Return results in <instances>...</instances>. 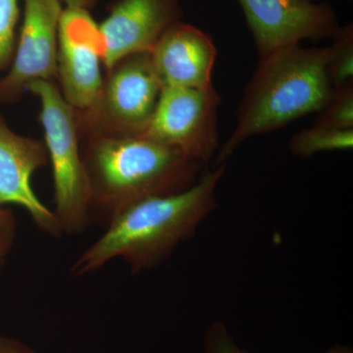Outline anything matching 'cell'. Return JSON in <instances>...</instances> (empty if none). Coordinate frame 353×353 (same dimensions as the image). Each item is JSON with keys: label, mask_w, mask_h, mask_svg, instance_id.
<instances>
[{"label": "cell", "mask_w": 353, "mask_h": 353, "mask_svg": "<svg viewBox=\"0 0 353 353\" xmlns=\"http://www.w3.org/2000/svg\"><path fill=\"white\" fill-rule=\"evenodd\" d=\"M90 214L102 222L132 202L189 189L204 165L145 134H97L83 157Z\"/></svg>", "instance_id": "3"}, {"label": "cell", "mask_w": 353, "mask_h": 353, "mask_svg": "<svg viewBox=\"0 0 353 353\" xmlns=\"http://www.w3.org/2000/svg\"><path fill=\"white\" fill-rule=\"evenodd\" d=\"M0 353H41L18 339L0 334Z\"/></svg>", "instance_id": "19"}, {"label": "cell", "mask_w": 353, "mask_h": 353, "mask_svg": "<svg viewBox=\"0 0 353 353\" xmlns=\"http://www.w3.org/2000/svg\"><path fill=\"white\" fill-rule=\"evenodd\" d=\"M259 57L301 43L333 39L340 31L328 3L308 0H238Z\"/></svg>", "instance_id": "7"}, {"label": "cell", "mask_w": 353, "mask_h": 353, "mask_svg": "<svg viewBox=\"0 0 353 353\" xmlns=\"http://www.w3.org/2000/svg\"><path fill=\"white\" fill-rule=\"evenodd\" d=\"M18 221L11 209L0 208V272L3 268L17 236Z\"/></svg>", "instance_id": "18"}, {"label": "cell", "mask_w": 353, "mask_h": 353, "mask_svg": "<svg viewBox=\"0 0 353 353\" xmlns=\"http://www.w3.org/2000/svg\"><path fill=\"white\" fill-rule=\"evenodd\" d=\"M102 39L88 9L65 7L58 28L57 76L73 109L90 110L102 88Z\"/></svg>", "instance_id": "8"}, {"label": "cell", "mask_w": 353, "mask_h": 353, "mask_svg": "<svg viewBox=\"0 0 353 353\" xmlns=\"http://www.w3.org/2000/svg\"><path fill=\"white\" fill-rule=\"evenodd\" d=\"M324 353H353V350L347 345H336L330 347Z\"/></svg>", "instance_id": "21"}, {"label": "cell", "mask_w": 353, "mask_h": 353, "mask_svg": "<svg viewBox=\"0 0 353 353\" xmlns=\"http://www.w3.org/2000/svg\"><path fill=\"white\" fill-rule=\"evenodd\" d=\"M19 15V0H0V70L12 63Z\"/></svg>", "instance_id": "16"}, {"label": "cell", "mask_w": 353, "mask_h": 353, "mask_svg": "<svg viewBox=\"0 0 353 353\" xmlns=\"http://www.w3.org/2000/svg\"><path fill=\"white\" fill-rule=\"evenodd\" d=\"M327 65L330 81L334 88L353 82V27L352 24L341 27L328 46Z\"/></svg>", "instance_id": "15"}, {"label": "cell", "mask_w": 353, "mask_h": 353, "mask_svg": "<svg viewBox=\"0 0 353 353\" xmlns=\"http://www.w3.org/2000/svg\"><path fill=\"white\" fill-rule=\"evenodd\" d=\"M164 87L208 88L212 85L217 50L208 34L182 21L174 23L150 50Z\"/></svg>", "instance_id": "12"}, {"label": "cell", "mask_w": 353, "mask_h": 353, "mask_svg": "<svg viewBox=\"0 0 353 353\" xmlns=\"http://www.w3.org/2000/svg\"><path fill=\"white\" fill-rule=\"evenodd\" d=\"M308 1H311V0H308Z\"/></svg>", "instance_id": "22"}, {"label": "cell", "mask_w": 353, "mask_h": 353, "mask_svg": "<svg viewBox=\"0 0 353 353\" xmlns=\"http://www.w3.org/2000/svg\"><path fill=\"white\" fill-rule=\"evenodd\" d=\"M312 125L327 129H353V82L334 88L328 102L318 111Z\"/></svg>", "instance_id": "14"}, {"label": "cell", "mask_w": 353, "mask_h": 353, "mask_svg": "<svg viewBox=\"0 0 353 353\" xmlns=\"http://www.w3.org/2000/svg\"><path fill=\"white\" fill-rule=\"evenodd\" d=\"M66 7L70 8H83L88 9L95 3L97 0H63Z\"/></svg>", "instance_id": "20"}, {"label": "cell", "mask_w": 353, "mask_h": 353, "mask_svg": "<svg viewBox=\"0 0 353 353\" xmlns=\"http://www.w3.org/2000/svg\"><path fill=\"white\" fill-rule=\"evenodd\" d=\"M181 16L180 0H118L99 26L102 62L109 70L130 55L152 50Z\"/></svg>", "instance_id": "10"}, {"label": "cell", "mask_w": 353, "mask_h": 353, "mask_svg": "<svg viewBox=\"0 0 353 353\" xmlns=\"http://www.w3.org/2000/svg\"><path fill=\"white\" fill-rule=\"evenodd\" d=\"M109 71L99 99L88 111L90 120L109 134H143L163 88L150 51L130 55Z\"/></svg>", "instance_id": "6"}, {"label": "cell", "mask_w": 353, "mask_h": 353, "mask_svg": "<svg viewBox=\"0 0 353 353\" xmlns=\"http://www.w3.org/2000/svg\"><path fill=\"white\" fill-rule=\"evenodd\" d=\"M220 103V95L213 85L164 87L152 119L141 134L205 166L219 150Z\"/></svg>", "instance_id": "5"}, {"label": "cell", "mask_w": 353, "mask_h": 353, "mask_svg": "<svg viewBox=\"0 0 353 353\" xmlns=\"http://www.w3.org/2000/svg\"><path fill=\"white\" fill-rule=\"evenodd\" d=\"M226 166L204 170L189 189L145 197L116 211L104 233L77 257L71 275H90L116 259L134 275L161 266L217 208L216 192Z\"/></svg>", "instance_id": "1"}, {"label": "cell", "mask_w": 353, "mask_h": 353, "mask_svg": "<svg viewBox=\"0 0 353 353\" xmlns=\"http://www.w3.org/2000/svg\"><path fill=\"white\" fill-rule=\"evenodd\" d=\"M48 152L41 143L19 136L0 117V208L20 206L39 230L59 238L62 233L53 210L32 187V176L48 163Z\"/></svg>", "instance_id": "11"}, {"label": "cell", "mask_w": 353, "mask_h": 353, "mask_svg": "<svg viewBox=\"0 0 353 353\" xmlns=\"http://www.w3.org/2000/svg\"><path fill=\"white\" fill-rule=\"evenodd\" d=\"M60 0H24V16L11 68L0 80V101H15L34 81L57 76Z\"/></svg>", "instance_id": "9"}, {"label": "cell", "mask_w": 353, "mask_h": 353, "mask_svg": "<svg viewBox=\"0 0 353 353\" xmlns=\"http://www.w3.org/2000/svg\"><path fill=\"white\" fill-rule=\"evenodd\" d=\"M329 48L288 46L260 57L246 85L233 134L212 167L227 164L248 139L288 126L324 108L333 92L328 75Z\"/></svg>", "instance_id": "2"}, {"label": "cell", "mask_w": 353, "mask_h": 353, "mask_svg": "<svg viewBox=\"0 0 353 353\" xmlns=\"http://www.w3.org/2000/svg\"><path fill=\"white\" fill-rule=\"evenodd\" d=\"M204 353H252L240 347L222 321L209 325L203 338Z\"/></svg>", "instance_id": "17"}, {"label": "cell", "mask_w": 353, "mask_h": 353, "mask_svg": "<svg viewBox=\"0 0 353 353\" xmlns=\"http://www.w3.org/2000/svg\"><path fill=\"white\" fill-rule=\"evenodd\" d=\"M28 90L41 102V121L54 185L53 213L62 233L76 236L87 229L90 220V190L73 108L51 81H34Z\"/></svg>", "instance_id": "4"}, {"label": "cell", "mask_w": 353, "mask_h": 353, "mask_svg": "<svg viewBox=\"0 0 353 353\" xmlns=\"http://www.w3.org/2000/svg\"><path fill=\"white\" fill-rule=\"evenodd\" d=\"M352 130H334L313 126L292 134L290 139V152L294 157L310 158L318 153L343 152L352 150Z\"/></svg>", "instance_id": "13"}]
</instances>
